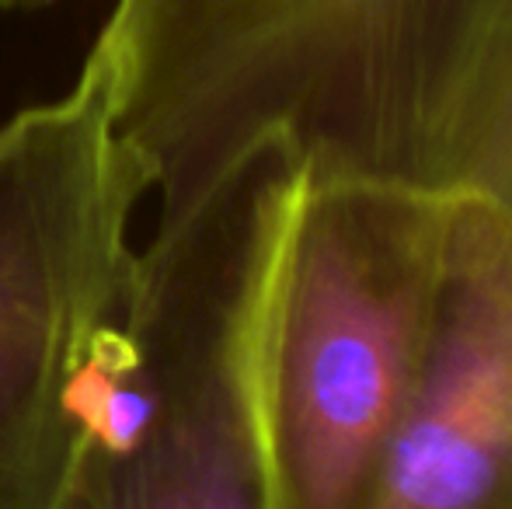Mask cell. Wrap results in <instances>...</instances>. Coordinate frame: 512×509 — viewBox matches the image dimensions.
<instances>
[{
    "label": "cell",
    "instance_id": "cell-1",
    "mask_svg": "<svg viewBox=\"0 0 512 509\" xmlns=\"http://www.w3.org/2000/svg\"><path fill=\"white\" fill-rule=\"evenodd\" d=\"M509 28L512 0H112L95 46L157 217H175L262 150L411 185Z\"/></svg>",
    "mask_w": 512,
    "mask_h": 509
},
{
    "label": "cell",
    "instance_id": "cell-2",
    "mask_svg": "<svg viewBox=\"0 0 512 509\" xmlns=\"http://www.w3.org/2000/svg\"><path fill=\"white\" fill-rule=\"evenodd\" d=\"M300 171L262 150L157 217L84 377L56 509H279L262 363Z\"/></svg>",
    "mask_w": 512,
    "mask_h": 509
},
{
    "label": "cell",
    "instance_id": "cell-3",
    "mask_svg": "<svg viewBox=\"0 0 512 509\" xmlns=\"http://www.w3.org/2000/svg\"><path fill=\"white\" fill-rule=\"evenodd\" d=\"M443 234L436 192L300 171L262 363L279 509H363L425 353Z\"/></svg>",
    "mask_w": 512,
    "mask_h": 509
},
{
    "label": "cell",
    "instance_id": "cell-4",
    "mask_svg": "<svg viewBox=\"0 0 512 509\" xmlns=\"http://www.w3.org/2000/svg\"><path fill=\"white\" fill-rule=\"evenodd\" d=\"M150 175L115 126L91 42L60 98L0 123V509H56L84 377L136 279Z\"/></svg>",
    "mask_w": 512,
    "mask_h": 509
},
{
    "label": "cell",
    "instance_id": "cell-5",
    "mask_svg": "<svg viewBox=\"0 0 512 509\" xmlns=\"http://www.w3.org/2000/svg\"><path fill=\"white\" fill-rule=\"evenodd\" d=\"M443 199L429 339L363 509H512V213Z\"/></svg>",
    "mask_w": 512,
    "mask_h": 509
},
{
    "label": "cell",
    "instance_id": "cell-6",
    "mask_svg": "<svg viewBox=\"0 0 512 509\" xmlns=\"http://www.w3.org/2000/svg\"><path fill=\"white\" fill-rule=\"evenodd\" d=\"M411 185L512 213V28L432 126Z\"/></svg>",
    "mask_w": 512,
    "mask_h": 509
},
{
    "label": "cell",
    "instance_id": "cell-7",
    "mask_svg": "<svg viewBox=\"0 0 512 509\" xmlns=\"http://www.w3.org/2000/svg\"><path fill=\"white\" fill-rule=\"evenodd\" d=\"M39 0H0V14H11V11H21V7H35Z\"/></svg>",
    "mask_w": 512,
    "mask_h": 509
}]
</instances>
